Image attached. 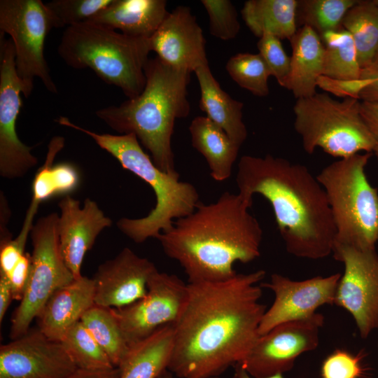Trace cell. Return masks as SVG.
<instances>
[{"instance_id":"35","label":"cell","mask_w":378,"mask_h":378,"mask_svg":"<svg viewBox=\"0 0 378 378\" xmlns=\"http://www.w3.org/2000/svg\"><path fill=\"white\" fill-rule=\"evenodd\" d=\"M207 12L210 34L219 39L228 41L234 38L240 31L238 13L229 0H202Z\"/></svg>"},{"instance_id":"40","label":"cell","mask_w":378,"mask_h":378,"mask_svg":"<svg viewBox=\"0 0 378 378\" xmlns=\"http://www.w3.org/2000/svg\"><path fill=\"white\" fill-rule=\"evenodd\" d=\"M30 270L31 255L25 253L9 274L6 276L10 284L14 300L20 301L23 298Z\"/></svg>"},{"instance_id":"1","label":"cell","mask_w":378,"mask_h":378,"mask_svg":"<svg viewBox=\"0 0 378 378\" xmlns=\"http://www.w3.org/2000/svg\"><path fill=\"white\" fill-rule=\"evenodd\" d=\"M265 276L259 270L220 282L188 283L184 308L173 324L167 370L177 378H208L241 362L260 336Z\"/></svg>"},{"instance_id":"25","label":"cell","mask_w":378,"mask_h":378,"mask_svg":"<svg viewBox=\"0 0 378 378\" xmlns=\"http://www.w3.org/2000/svg\"><path fill=\"white\" fill-rule=\"evenodd\" d=\"M174 342V326L166 325L132 345L118 367L120 378H157L167 369Z\"/></svg>"},{"instance_id":"10","label":"cell","mask_w":378,"mask_h":378,"mask_svg":"<svg viewBox=\"0 0 378 378\" xmlns=\"http://www.w3.org/2000/svg\"><path fill=\"white\" fill-rule=\"evenodd\" d=\"M58 216L51 213L39 218L30 232L33 246L30 274L23 298L11 318L12 340L27 333L53 293L75 279L61 254Z\"/></svg>"},{"instance_id":"33","label":"cell","mask_w":378,"mask_h":378,"mask_svg":"<svg viewBox=\"0 0 378 378\" xmlns=\"http://www.w3.org/2000/svg\"><path fill=\"white\" fill-rule=\"evenodd\" d=\"M225 69L241 88L260 97L269 94L268 79L272 76L259 53H237L228 59Z\"/></svg>"},{"instance_id":"14","label":"cell","mask_w":378,"mask_h":378,"mask_svg":"<svg viewBox=\"0 0 378 378\" xmlns=\"http://www.w3.org/2000/svg\"><path fill=\"white\" fill-rule=\"evenodd\" d=\"M0 37V175L5 178L23 177L38 163L32 148L19 139L16 121L22 106V87L16 71L10 38Z\"/></svg>"},{"instance_id":"29","label":"cell","mask_w":378,"mask_h":378,"mask_svg":"<svg viewBox=\"0 0 378 378\" xmlns=\"http://www.w3.org/2000/svg\"><path fill=\"white\" fill-rule=\"evenodd\" d=\"M320 37L324 46L323 76L336 79H359L362 69L350 33L340 27L322 34Z\"/></svg>"},{"instance_id":"4","label":"cell","mask_w":378,"mask_h":378,"mask_svg":"<svg viewBox=\"0 0 378 378\" xmlns=\"http://www.w3.org/2000/svg\"><path fill=\"white\" fill-rule=\"evenodd\" d=\"M142 92L119 106L98 109L96 116L120 134H134L155 164L167 173L176 172L172 137L177 119L190 111L188 85L191 73L172 68L158 57L149 58Z\"/></svg>"},{"instance_id":"5","label":"cell","mask_w":378,"mask_h":378,"mask_svg":"<svg viewBox=\"0 0 378 378\" xmlns=\"http://www.w3.org/2000/svg\"><path fill=\"white\" fill-rule=\"evenodd\" d=\"M55 122L90 136L124 169L136 175L153 190L156 203L147 216L139 218H122L116 223L118 228L133 241L142 243L150 237L157 239L160 233L169 230L176 220L192 213L200 202L195 187L180 181L177 172L167 173L160 169L144 151L135 134H99L76 125L64 116L59 117Z\"/></svg>"},{"instance_id":"3","label":"cell","mask_w":378,"mask_h":378,"mask_svg":"<svg viewBox=\"0 0 378 378\" xmlns=\"http://www.w3.org/2000/svg\"><path fill=\"white\" fill-rule=\"evenodd\" d=\"M253 202L226 191L209 204L200 202L157 237L164 253L176 260L188 283L220 282L234 277L237 262L260 255L262 230L248 209Z\"/></svg>"},{"instance_id":"11","label":"cell","mask_w":378,"mask_h":378,"mask_svg":"<svg viewBox=\"0 0 378 378\" xmlns=\"http://www.w3.org/2000/svg\"><path fill=\"white\" fill-rule=\"evenodd\" d=\"M332 254L344 267L334 304L352 316L360 336L367 338L378 329V253L335 244Z\"/></svg>"},{"instance_id":"30","label":"cell","mask_w":378,"mask_h":378,"mask_svg":"<svg viewBox=\"0 0 378 378\" xmlns=\"http://www.w3.org/2000/svg\"><path fill=\"white\" fill-rule=\"evenodd\" d=\"M80 321L107 355L112 365L118 368L127 356L130 346L112 309L94 304L83 314Z\"/></svg>"},{"instance_id":"16","label":"cell","mask_w":378,"mask_h":378,"mask_svg":"<svg viewBox=\"0 0 378 378\" xmlns=\"http://www.w3.org/2000/svg\"><path fill=\"white\" fill-rule=\"evenodd\" d=\"M76 369L62 343L38 328L0 347V378H66Z\"/></svg>"},{"instance_id":"42","label":"cell","mask_w":378,"mask_h":378,"mask_svg":"<svg viewBox=\"0 0 378 378\" xmlns=\"http://www.w3.org/2000/svg\"><path fill=\"white\" fill-rule=\"evenodd\" d=\"M360 78H371V83L360 93V100L378 103V69H362Z\"/></svg>"},{"instance_id":"2","label":"cell","mask_w":378,"mask_h":378,"mask_svg":"<svg viewBox=\"0 0 378 378\" xmlns=\"http://www.w3.org/2000/svg\"><path fill=\"white\" fill-rule=\"evenodd\" d=\"M238 193L255 194L270 204L287 252L318 260L332 254L336 230L324 189L309 169L267 154L243 155L236 174Z\"/></svg>"},{"instance_id":"22","label":"cell","mask_w":378,"mask_h":378,"mask_svg":"<svg viewBox=\"0 0 378 378\" xmlns=\"http://www.w3.org/2000/svg\"><path fill=\"white\" fill-rule=\"evenodd\" d=\"M289 41L290 71L282 87L290 90L296 99L313 96L323 70L324 46L321 37L311 27L303 26Z\"/></svg>"},{"instance_id":"7","label":"cell","mask_w":378,"mask_h":378,"mask_svg":"<svg viewBox=\"0 0 378 378\" xmlns=\"http://www.w3.org/2000/svg\"><path fill=\"white\" fill-rule=\"evenodd\" d=\"M371 153L341 158L322 169L316 178L324 189L336 230L335 244L376 249L378 190L368 179Z\"/></svg>"},{"instance_id":"45","label":"cell","mask_w":378,"mask_h":378,"mask_svg":"<svg viewBox=\"0 0 378 378\" xmlns=\"http://www.w3.org/2000/svg\"><path fill=\"white\" fill-rule=\"evenodd\" d=\"M234 367V371L232 378H257L251 376L244 369L240 367L239 365H236ZM262 378H284L283 374H279L270 377H262Z\"/></svg>"},{"instance_id":"43","label":"cell","mask_w":378,"mask_h":378,"mask_svg":"<svg viewBox=\"0 0 378 378\" xmlns=\"http://www.w3.org/2000/svg\"><path fill=\"white\" fill-rule=\"evenodd\" d=\"M119 368L113 367L105 370L76 369L66 378H120Z\"/></svg>"},{"instance_id":"17","label":"cell","mask_w":378,"mask_h":378,"mask_svg":"<svg viewBox=\"0 0 378 378\" xmlns=\"http://www.w3.org/2000/svg\"><path fill=\"white\" fill-rule=\"evenodd\" d=\"M157 270L147 258L124 248L102 263L92 277L94 304L118 309L136 302L146 295L148 279Z\"/></svg>"},{"instance_id":"46","label":"cell","mask_w":378,"mask_h":378,"mask_svg":"<svg viewBox=\"0 0 378 378\" xmlns=\"http://www.w3.org/2000/svg\"><path fill=\"white\" fill-rule=\"evenodd\" d=\"M369 69H378V48L376 50L372 64L369 67Z\"/></svg>"},{"instance_id":"34","label":"cell","mask_w":378,"mask_h":378,"mask_svg":"<svg viewBox=\"0 0 378 378\" xmlns=\"http://www.w3.org/2000/svg\"><path fill=\"white\" fill-rule=\"evenodd\" d=\"M113 0H52L46 4L55 28L85 22L108 6Z\"/></svg>"},{"instance_id":"36","label":"cell","mask_w":378,"mask_h":378,"mask_svg":"<svg viewBox=\"0 0 378 378\" xmlns=\"http://www.w3.org/2000/svg\"><path fill=\"white\" fill-rule=\"evenodd\" d=\"M363 358L362 353L354 354L347 350L337 349L322 361L319 378H363L366 371Z\"/></svg>"},{"instance_id":"41","label":"cell","mask_w":378,"mask_h":378,"mask_svg":"<svg viewBox=\"0 0 378 378\" xmlns=\"http://www.w3.org/2000/svg\"><path fill=\"white\" fill-rule=\"evenodd\" d=\"M360 111L374 141L372 153L378 161V103L360 101Z\"/></svg>"},{"instance_id":"28","label":"cell","mask_w":378,"mask_h":378,"mask_svg":"<svg viewBox=\"0 0 378 378\" xmlns=\"http://www.w3.org/2000/svg\"><path fill=\"white\" fill-rule=\"evenodd\" d=\"M341 25L354 39L360 68H369L378 48V6L374 0H358Z\"/></svg>"},{"instance_id":"18","label":"cell","mask_w":378,"mask_h":378,"mask_svg":"<svg viewBox=\"0 0 378 378\" xmlns=\"http://www.w3.org/2000/svg\"><path fill=\"white\" fill-rule=\"evenodd\" d=\"M149 43L150 50L174 69L192 73L209 64L202 29L189 7L169 12Z\"/></svg>"},{"instance_id":"13","label":"cell","mask_w":378,"mask_h":378,"mask_svg":"<svg viewBox=\"0 0 378 378\" xmlns=\"http://www.w3.org/2000/svg\"><path fill=\"white\" fill-rule=\"evenodd\" d=\"M146 295L136 302L111 309L130 345L147 338L162 326L174 324L188 297V284L174 274L153 273Z\"/></svg>"},{"instance_id":"39","label":"cell","mask_w":378,"mask_h":378,"mask_svg":"<svg viewBox=\"0 0 378 378\" xmlns=\"http://www.w3.org/2000/svg\"><path fill=\"white\" fill-rule=\"evenodd\" d=\"M371 81V78L345 80L332 78L322 75L317 80V87L326 93L332 94L338 97L354 98L360 100V93Z\"/></svg>"},{"instance_id":"47","label":"cell","mask_w":378,"mask_h":378,"mask_svg":"<svg viewBox=\"0 0 378 378\" xmlns=\"http://www.w3.org/2000/svg\"><path fill=\"white\" fill-rule=\"evenodd\" d=\"M157 378H177L169 370H164Z\"/></svg>"},{"instance_id":"27","label":"cell","mask_w":378,"mask_h":378,"mask_svg":"<svg viewBox=\"0 0 378 378\" xmlns=\"http://www.w3.org/2000/svg\"><path fill=\"white\" fill-rule=\"evenodd\" d=\"M64 146V138L56 136L49 144L46 160L38 169L31 185L32 199L39 203L59 194H67L79 183L78 173L69 163L54 164L57 154Z\"/></svg>"},{"instance_id":"23","label":"cell","mask_w":378,"mask_h":378,"mask_svg":"<svg viewBox=\"0 0 378 378\" xmlns=\"http://www.w3.org/2000/svg\"><path fill=\"white\" fill-rule=\"evenodd\" d=\"M200 90V107L206 116L222 128L230 139L241 146L248 135L243 121L244 104L231 97L220 86L209 64L195 71Z\"/></svg>"},{"instance_id":"24","label":"cell","mask_w":378,"mask_h":378,"mask_svg":"<svg viewBox=\"0 0 378 378\" xmlns=\"http://www.w3.org/2000/svg\"><path fill=\"white\" fill-rule=\"evenodd\" d=\"M189 132L192 146L206 160L211 177L217 181L229 178L241 146L206 116L195 117Z\"/></svg>"},{"instance_id":"38","label":"cell","mask_w":378,"mask_h":378,"mask_svg":"<svg viewBox=\"0 0 378 378\" xmlns=\"http://www.w3.org/2000/svg\"><path fill=\"white\" fill-rule=\"evenodd\" d=\"M257 46L258 53L267 64L271 76L282 87L289 74L290 57L285 52L280 39L265 33L259 38Z\"/></svg>"},{"instance_id":"44","label":"cell","mask_w":378,"mask_h":378,"mask_svg":"<svg viewBox=\"0 0 378 378\" xmlns=\"http://www.w3.org/2000/svg\"><path fill=\"white\" fill-rule=\"evenodd\" d=\"M13 300L10 282L3 274L0 273V322L4 320L5 314Z\"/></svg>"},{"instance_id":"20","label":"cell","mask_w":378,"mask_h":378,"mask_svg":"<svg viewBox=\"0 0 378 378\" xmlns=\"http://www.w3.org/2000/svg\"><path fill=\"white\" fill-rule=\"evenodd\" d=\"M94 304L92 278L82 276L59 288L37 316L38 328L48 338L60 341L66 331L80 321Z\"/></svg>"},{"instance_id":"37","label":"cell","mask_w":378,"mask_h":378,"mask_svg":"<svg viewBox=\"0 0 378 378\" xmlns=\"http://www.w3.org/2000/svg\"><path fill=\"white\" fill-rule=\"evenodd\" d=\"M39 202L31 200L26 213L22 229L15 239L1 241L0 273L6 276L12 271L24 251L26 242L33 226V220L37 212Z\"/></svg>"},{"instance_id":"26","label":"cell","mask_w":378,"mask_h":378,"mask_svg":"<svg viewBox=\"0 0 378 378\" xmlns=\"http://www.w3.org/2000/svg\"><path fill=\"white\" fill-rule=\"evenodd\" d=\"M297 8L298 0H248L241 13L256 37L268 33L280 40H289L297 31Z\"/></svg>"},{"instance_id":"12","label":"cell","mask_w":378,"mask_h":378,"mask_svg":"<svg viewBox=\"0 0 378 378\" xmlns=\"http://www.w3.org/2000/svg\"><path fill=\"white\" fill-rule=\"evenodd\" d=\"M324 316L319 313L281 323L260 335L247 356L237 364L262 378L291 370L302 354L317 348Z\"/></svg>"},{"instance_id":"8","label":"cell","mask_w":378,"mask_h":378,"mask_svg":"<svg viewBox=\"0 0 378 378\" xmlns=\"http://www.w3.org/2000/svg\"><path fill=\"white\" fill-rule=\"evenodd\" d=\"M360 101L332 99L328 93L296 100L293 106L294 129L308 154L316 148L335 158H344L371 153L374 141L360 111Z\"/></svg>"},{"instance_id":"48","label":"cell","mask_w":378,"mask_h":378,"mask_svg":"<svg viewBox=\"0 0 378 378\" xmlns=\"http://www.w3.org/2000/svg\"><path fill=\"white\" fill-rule=\"evenodd\" d=\"M208 378H222L220 376H218V377H208Z\"/></svg>"},{"instance_id":"49","label":"cell","mask_w":378,"mask_h":378,"mask_svg":"<svg viewBox=\"0 0 378 378\" xmlns=\"http://www.w3.org/2000/svg\"><path fill=\"white\" fill-rule=\"evenodd\" d=\"M374 1L378 6V0H374Z\"/></svg>"},{"instance_id":"21","label":"cell","mask_w":378,"mask_h":378,"mask_svg":"<svg viewBox=\"0 0 378 378\" xmlns=\"http://www.w3.org/2000/svg\"><path fill=\"white\" fill-rule=\"evenodd\" d=\"M167 4L164 0H113L86 22L150 38L169 13Z\"/></svg>"},{"instance_id":"19","label":"cell","mask_w":378,"mask_h":378,"mask_svg":"<svg viewBox=\"0 0 378 378\" xmlns=\"http://www.w3.org/2000/svg\"><path fill=\"white\" fill-rule=\"evenodd\" d=\"M60 215L57 234L63 260L75 279L80 278L86 253L92 248L100 232L111 227L107 217L94 200L86 198L83 206L80 201L66 195L58 203Z\"/></svg>"},{"instance_id":"9","label":"cell","mask_w":378,"mask_h":378,"mask_svg":"<svg viewBox=\"0 0 378 378\" xmlns=\"http://www.w3.org/2000/svg\"><path fill=\"white\" fill-rule=\"evenodd\" d=\"M54 18L41 0H1V32L10 36L13 44L16 71L28 98L36 77L51 93H57L44 56V43Z\"/></svg>"},{"instance_id":"32","label":"cell","mask_w":378,"mask_h":378,"mask_svg":"<svg viewBox=\"0 0 378 378\" xmlns=\"http://www.w3.org/2000/svg\"><path fill=\"white\" fill-rule=\"evenodd\" d=\"M358 0H300L296 20L313 29L319 36L342 27L346 12Z\"/></svg>"},{"instance_id":"31","label":"cell","mask_w":378,"mask_h":378,"mask_svg":"<svg viewBox=\"0 0 378 378\" xmlns=\"http://www.w3.org/2000/svg\"><path fill=\"white\" fill-rule=\"evenodd\" d=\"M59 342L78 369L105 370L114 367L80 321L70 327Z\"/></svg>"},{"instance_id":"15","label":"cell","mask_w":378,"mask_h":378,"mask_svg":"<svg viewBox=\"0 0 378 378\" xmlns=\"http://www.w3.org/2000/svg\"><path fill=\"white\" fill-rule=\"evenodd\" d=\"M341 276L335 273L294 281L280 274H272L269 282L260 283L262 288L274 293V300L262 318L259 335L281 323L309 317L322 305L334 304Z\"/></svg>"},{"instance_id":"6","label":"cell","mask_w":378,"mask_h":378,"mask_svg":"<svg viewBox=\"0 0 378 378\" xmlns=\"http://www.w3.org/2000/svg\"><path fill=\"white\" fill-rule=\"evenodd\" d=\"M150 52L149 38L87 22L66 27L57 47L59 56L68 66L92 69L128 99L137 97L145 88Z\"/></svg>"}]
</instances>
